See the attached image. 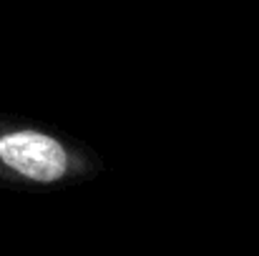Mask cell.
Listing matches in <instances>:
<instances>
[{
    "label": "cell",
    "instance_id": "6da1fadb",
    "mask_svg": "<svg viewBox=\"0 0 259 256\" xmlns=\"http://www.w3.org/2000/svg\"><path fill=\"white\" fill-rule=\"evenodd\" d=\"M101 173V156L78 138L0 118V181L28 188H73Z\"/></svg>",
    "mask_w": 259,
    "mask_h": 256
}]
</instances>
